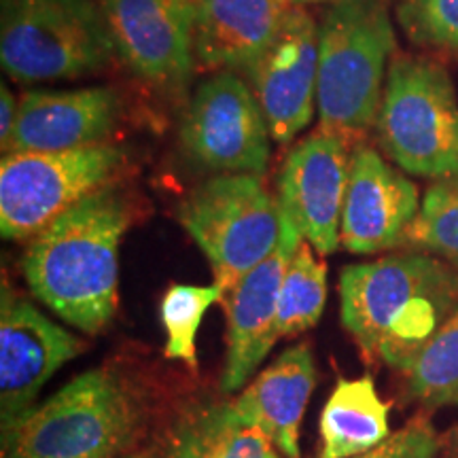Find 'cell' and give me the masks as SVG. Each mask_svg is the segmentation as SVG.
<instances>
[{
	"instance_id": "1",
	"label": "cell",
	"mask_w": 458,
	"mask_h": 458,
	"mask_svg": "<svg viewBox=\"0 0 458 458\" xmlns=\"http://www.w3.org/2000/svg\"><path fill=\"white\" fill-rule=\"evenodd\" d=\"M130 227V204L106 185L51 221L24 253L28 286L49 310L96 335L117 312L119 244Z\"/></svg>"
},
{
	"instance_id": "2",
	"label": "cell",
	"mask_w": 458,
	"mask_h": 458,
	"mask_svg": "<svg viewBox=\"0 0 458 458\" xmlns=\"http://www.w3.org/2000/svg\"><path fill=\"white\" fill-rule=\"evenodd\" d=\"M342 323L363 352L410 374L458 306V272L422 253L346 266Z\"/></svg>"
},
{
	"instance_id": "3",
	"label": "cell",
	"mask_w": 458,
	"mask_h": 458,
	"mask_svg": "<svg viewBox=\"0 0 458 458\" xmlns=\"http://www.w3.org/2000/svg\"><path fill=\"white\" fill-rule=\"evenodd\" d=\"M388 0H334L318 26V130L359 140L377 123L394 51Z\"/></svg>"
},
{
	"instance_id": "4",
	"label": "cell",
	"mask_w": 458,
	"mask_h": 458,
	"mask_svg": "<svg viewBox=\"0 0 458 458\" xmlns=\"http://www.w3.org/2000/svg\"><path fill=\"white\" fill-rule=\"evenodd\" d=\"M140 428V403L123 377L89 369L3 433V458H114Z\"/></svg>"
},
{
	"instance_id": "5",
	"label": "cell",
	"mask_w": 458,
	"mask_h": 458,
	"mask_svg": "<svg viewBox=\"0 0 458 458\" xmlns=\"http://www.w3.org/2000/svg\"><path fill=\"white\" fill-rule=\"evenodd\" d=\"M114 51L96 0H0V60L15 81L88 77Z\"/></svg>"
},
{
	"instance_id": "6",
	"label": "cell",
	"mask_w": 458,
	"mask_h": 458,
	"mask_svg": "<svg viewBox=\"0 0 458 458\" xmlns=\"http://www.w3.org/2000/svg\"><path fill=\"white\" fill-rule=\"evenodd\" d=\"M376 128L401 170L439 181L458 176V98L450 74L433 60L393 57Z\"/></svg>"
},
{
	"instance_id": "7",
	"label": "cell",
	"mask_w": 458,
	"mask_h": 458,
	"mask_svg": "<svg viewBox=\"0 0 458 458\" xmlns=\"http://www.w3.org/2000/svg\"><path fill=\"white\" fill-rule=\"evenodd\" d=\"M179 223L213 266L215 283L227 293L278 246L283 208L259 176L219 174L182 199Z\"/></svg>"
},
{
	"instance_id": "8",
	"label": "cell",
	"mask_w": 458,
	"mask_h": 458,
	"mask_svg": "<svg viewBox=\"0 0 458 458\" xmlns=\"http://www.w3.org/2000/svg\"><path fill=\"white\" fill-rule=\"evenodd\" d=\"M125 153L111 142L71 151L11 153L0 164V232L32 240L41 229L98 189L111 185Z\"/></svg>"
},
{
	"instance_id": "9",
	"label": "cell",
	"mask_w": 458,
	"mask_h": 458,
	"mask_svg": "<svg viewBox=\"0 0 458 458\" xmlns=\"http://www.w3.org/2000/svg\"><path fill=\"white\" fill-rule=\"evenodd\" d=\"M181 139L198 164L221 174L261 176L270 162V123L236 72L223 71L198 85Z\"/></svg>"
},
{
	"instance_id": "10",
	"label": "cell",
	"mask_w": 458,
	"mask_h": 458,
	"mask_svg": "<svg viewBox=\"0 0 458 458\" xmlns=\"http://www.w3.org/2000/svg\"><path fill=\"white\" fill-rule=\"evenodd\" d=\"M83 351V344L54 323L26 297L3 284L0 301V422L3 433L34 408L57 369Z\"/></svg>"
},
{
	"instance_id": "11",
	"label": "cell",
	"mask_w": 458,
	"mask_h": 458,
	"mask_svg": "<svg viewBox=\"0 0 458 458\" xmlns=\"http://www.w3.org/2000/svg\"><path fill=\"white\" fill-rule=\"evenodd\" d=\"M348 145L340 136L317 130L291 148L278 176L280 208L318 255L335 253L342 244Z\"/></svg>"
},
{
	"instance_id": "12",
	"label": "cell",
	"mask_w": 458,
	"mask_h": 458,
	"mask_svg": "<svg viewBox=\"0 0 458 458\" xmlns=\"http://www.w3.org/2000/svg\"><path fill=\"white\" fill-rule=\"evenodd\" d=\"M114 49L159 88H182L196 64L193 0H100Z\"/></svg>"
},
{
	"instance_id": "13",
	"label": "cell",
	"mask_w": 458,
	"mask_h": 458,
	"mask_svg": "<svg viewBox=\"0 0 458 458\" xmlns=\"http://www.w3.org/2000/svg\"><path fill=\"white\" fill-rule=\"evenodd\" d=\"M246 77L270 123L272 139L286 145L312 122L318 85V26L293 4L276 41Z\"/></svg>"
},
{
	"instance_id": "14",
	"label": "cell",
	"mask_w": 458,
	"mask_h": 458,
	"mask_svg": "<svg viewBox=\"0 0 458 458\" xmlns=\"http://www.w3.org/2000/svg\"><path fill=\"white\" fill-rule=\"evenodd\" d=\"M420 204L418 189L371 147L351 153L340 240L351 253L369 255L405 244Z\"/></svg>"
},
{
	"instance_id": "15",
	"label": "cell",
	"mask_w": 458,
	"mask_h": 458,
	"mask_svg": "<svg viewBox=\"0 0 458 458\" xmlns=\"http://www.w3.org/2000/svg\"><path fill=\"white\" fill-rule=\"evenodd\" d=\"M303 236L283 213V236L267 259L227 291V359L221 386L240 391L272 351L276 335L278 300L286 270Z\"/></svg>"
},
{
	"instance_id": "16",
	"label": "cell",
	"mask_w": 458,
	"mask_h": 458,
	"mask_svg": "<svg viewBox=\"0 0 458 458\" xmlns=\"http://www.w3.org/2000/svg\"><path fill=\"white\" fill-rule=\"evenodd\" d=\"M119 119V96L108 88L28 91L3 156L71 151L106 142Z\"/></svg>"
},
{
	"instance_id": "17",
	"label": "cell",
	"mask_w": 458,
	"mask_h": 458,
	"mask_svg": "<svg viewBox=\"0 0 458 458\" xmlns=\"http://www.w3.org/2000/svg\"><path fill=\"white\" fill-rule=\"evenodd\" d=\"M286 0H193V54L206 68L249 74L276 41Z\"/></svg>"
},
{
	"instance_id": "18",
	"label": "cell",
	"mask_w": 458,
	"mask_h": 458,
	"mask_svg": "<svg viewBox=\"0 0 458 458\" xmlns=\"http://www.w3.org/2000/svg\"><path fill=\"white\" fill-rule=\"evenodd\" d=\"M317 382L306 344L286 348L270 368L236 397V405L270 435L284 458H300V425Z\"/></svg>"
},
{
	"instance_id": "19",
	"label": "cell",
	"mask_w": 458,
	"mask_h": 458,
	"mask_svg": "<svg viewBox=\"0 0 458 458\" xmlns=\"http://www.w3.org/2000/svg\"><path fill=\"white\" fill-rule=\"evenodd\" d=\"M391 437L388 405L369 376L337 380L320 414V458H354Z\"/></svg>"
},
{
	"instance_id": "20",
	"label": "cell",
	"mask_w": 458,
	"mask_h": 458,
	"mask_svg": "<svg viewBox=\"0 0 458 458\" xmlns=\"http://www.w3.org/2000/svg\"><path fill=\"white\" fill-rule=\"evenodd\" d=\"M170 458H280L263 428L238 408L236 401L193 411L179 427Z\"/></svg>"
},
{
	"instance_id": "21",
	"label": "cell",
	"mask_w": 458,
	"mask_h": 458,
	"mask_svg": "<svg viewBox=\"0 0 458 458\" xmlns=\"http://www.w3.org/2000/svg\"><path fill=\"white\" fill-rule=\"evenodd\" d=\"M327 301V266L317 259L312 246L303 240L286 270L278 300L276 335L303 334L318 323Z\"/></svg>"
},
{
	"instance_id": "22",
	"label": "cell",
	"mask_w": 458,
	"mask_h": 458,
	"mask_svg": "<svg viewBox=\"0 0 458 458\" xmlns=\"http://www.w3.org/2000/svg\"><path fill=\"white\" fill-rule=\"evenodd\" d=\"M408 393L428 410L458 405V306L411 368Z\"/></svg>"
},
{
	"instance_id": "23",
	"label": "cell",
	"mask_w": 458,
	"mask_h": 458,
	"mask_svg": "<svg viewBox=\"0 0 458 458\" xmlns=\"http://www.w3.org/2000/svg\"><path fill=\"white\" fill-rule=\"evenodd\" d=\"M225 297L219 283L213 284H172L162 300V320L168 342L165 357L179 359L191 369L198 368L196 335L206 310Z\"/></svg>"
},
{
	"instance_id": "24",
	"label": "cell",
	"mask_w": 458,
	"mask_h": 458,
	"mask_svg": "<svg viewBox=\"0 0 458 458\" xmlns=\"http://www.w3.org/2000/svg\"><path fill=\"white\" fill-rule=\"evenodd\" d=\"M405 244L442 255L458 267V176L428 187Z\"/></svg>"
},
{
	"instance_id": "25",
	"label": "cell",
	"mask_w": 458,
	"mask_h": 458,
	"mask_svg": "<svg viewBox=\"0 0 458 458\" xmlns=\"http://www.w3.org/2000/svg\"><path fill=\"white\" fill-rule=\"evenodd\" d=\"M397 11L411 41L458 55V0H401Z\"/></svg>"
},
{
	"instance_id": "26",
	"label": "cell",
	"mask_w": 458,
	"mask_h": 458,
	"mask_svg": "<svg viewBox=\"0 0 458 458\" xmlns=\"http://www.w3.org/2000/svg\"><path fill=\"white\" fill-rule=\"evenodd\" d=\"M439 450L442 439L437 437L428 418L418 416L376 450L354 458H437Z\"/></svg>"
},
{
	"instance_id": "27",
	"label": "cell",
	"mask_w": 458,
	"mask_h": 458,
	"mask_svg": "<svg viewBox=\"0 0 458 458\" xmlns=\"http://www.w3.org/2000/svg\"><path fill=\"white\" fill-rule=\"evenodd\" d=\"M17 111H20V105L15 102V96L11 94L7 85H3L0 88V148L7 147L11 136H13Z\"/></svg>"
},
{
	"instance_id": "28",
	"label": "cell",
	"mask_w": 458,
	"mask_h": 458,
	"mask_svg": "<svg viewBox=\"0 0 458 458\" xmlns=\"http://www.w3.org/2000/svg\"><path fill=\"white\" fill-rule=\"evenodd\" d=\"M442 458H458V428L450 431L442 439V450H439Z\"/></svg>"
},
{
	"instance_id": "29",
	"label": "cell",
	"mask_w": 458,
	"mask_h": 458,
	"mask_svg": "<svg viewBox=\"0 0 458 458\" xmlns=\"http://www.w3.org/2000/svg\"><path fill=\"white\" fill-rule=\"evenodd\" d=\"M289 4H300V7H303V4H312V3H334V0H286Z\"/></svg>"
},
{
	"instance_id": "30",
	"label": "cell",
	"mask_w": 458,
	"mask_h": 458,
	"mask_svg": "<svg viewBox=\"0 0 458 458\" xmlns=\"http://www.w3.org/2000/svg\"><path fill=\"white\" fill-rule=\"evenodd\" d=\"M128 458H148V456H145V454H134V456H128Z\"/></svg>"
}]
</instances>
